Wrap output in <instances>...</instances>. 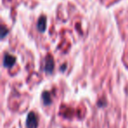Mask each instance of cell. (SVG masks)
<instances>
[{
  "label": "cell",
  "mask_w": 128,
  "mask_h": 128,
  "mask_svg": "<svg viewBox=\"0 0 128 128\" xmlns=\"http://www.w3.org/2000/svg\"><path fill=\"white\" fill-rule=\"evenodd\" d=\"M38 117L34 112H31L26 118V127L27 128H37Z\"/></svg>",
  "instance_id": "cell-1"
},
{
  "label": "cell",
  "mask_w": 128,
  "mask_h": 128,
  "mask_svg": "<svg viewBox=\"0 0 128 128\" xmlns=\"http://www.w3.org/2000/svg\"><path fill=\"white\" fill-rule=\"evenodd\" d=\"M54 67V59L51 55L46 57V63H45V71L46 73H52Z\"/></svg>",
  "instance_id": "cell-2"
},
{
  "label": "cell",
  "mask_w": 128,
  "mask_h": 128,
  "mask_svg": "<svg viewBox=\"0 0 128 128\" xmlns=\"http://www.w3.org/2000/svg\"><path fill=\"white\" fill-rule=\"evenodd\" d=\"M16 62V58L12 55L9 54H6L4 57V66L6 68H11L13 64Z\"/></svg>",
  "instance_id": "cell-3"
},
{
  "label": "cell",
  "mask_w": 128,
  "mask_h": 128,
  "mask_svg": "<svg viewBox=\"0 0 128 128\" xmlns=\"http://www.w3.org/2000/svg\"><path fill=\"white\" fill-rule=\"evenodd\" d=\"M37 28L40 32H45L46 28V18L45 16H41L40 18L38 20V24H37Z\"/></svg>",
  "instance_id": "cell-4"
},
{
  "label": "cell",
  "mask_w": 128,
  "mask_h": 128,
  "mask_svg": "<svg viewBox=\"0 0 128 128\" xmlns=\"http://www.w3.org/2000/svg\"><path fill=\"white\" fill-rule=\"evenodd\" d=\"M42 99H43V103L45 105H48L51 104V98H50V93L45 91L42 94Z\"/></svg>",
  "instance_id": "cell-5"
},
{
  "label": "cell",
  "mask_w": 128,
  "mask_h": 128,
  "mask_svg": "<svg viewBox=\"0 0 128 128\" xmlns=\"http://www.w3.org/2000/svg\"><path fill=\"white\" fill-rule=\"evenodd\" d=\"M8 34V30L6 28H4V26H2V34H1V38H4L6 34Z\"/></svg>",
  "instance_id": "cell-6"
}]
</instances>
